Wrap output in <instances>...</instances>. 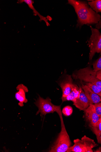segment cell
Instances as JSON below:
<instances>
[{
  "mask_svg": "<svg viewBox=\"0 0 101 152\" xmlns=\"http://www.w3.org/2000/svg\"><path fill=\"white\" fill-rule=\"evenodd\" d=\"M23 3H25L30 8L33 10L34 15L35 16L38 15L40 19L39 21L41 22L43 20L46 23L47 26H50V24L49 23L48 21H51V19L52 18L50 17L48 18L49 16L47 17H45L41 15L38 12L33 6V4L34 1L32 0H19L17 3L18 4H20Z\"/></svg>",
  "mask_w": 101,
  "mask_h": 152,
  "instance_id": "11",
  "label": "cell"
},
{
  "mask_svg": "<svg viewBox=\"0 0 101 152\" xmlns=\"http://www.w3.org/2000/svg\"><path fill=\"white\" fill-rule=\"evenodd\" d=\"M84 84L88 86L95 94L101 97V89L96 85L91 83H85Z\"/></svg>",
  "mask_w": 101,
  "mask_h": 152,
  "instance_id": "17",
  "label": "cell"
},
{
  "mask_svg": "<svg viewBox=\"0 0 101 152\" xmlns=\"http://www.w3.org/2000/svg\"><path fill=\"white\" fill-rule=\"evenodd\" d=\"M92 34L88 41L89 48V59L92 60L96 53L101 55V33L99 30L90 26Z\"/></svg>",
  "mask_w": 101,
  "mask_h": 152,
  "instance_id": "5",
  "label": "cell"
},
{
  "mask_svg": "<svg viewBox=\"0 0 101 152\" xmlns=\"http://www.w3.org/2000/svg\"><path fill=\"white\" fill-rule=\"evenodd\" d=\"M90 128L97 137H99L101 135V121L99 120L94 126Z\"/></svg>",
  "mask_w": 101,
  "mask_h": 152,
  "instance_id": "16",
  "label": "cell"
},
{
  "mask_svg": "<svg viewBox=\"0 0 101 152\" xmlns=\"http://www.w3.org/2000/svg\"><path fill=\"white\" fill-rule=\"evenodd\" d=\"M81 140L83 141L85 148L86 152H94L93 148L98 145L93 140L86 135L84 136L81 138Z\"/></svg>",
  "mask_w": 101,
  "mask_h": 152,
  "instance_id": "14",
  "label": "cell"
},
{
  "mask_svg": "<svg viewBox=\"0 0 101 152\" xmlns=\"http://www.w3.org/2000/svg\"><path fill=\"white\" fill-rule=\"evenodd\" d=\"M98 142L101 144V135L98 137H97Z\"/></svg>",
  "mask_w": 101,
  "mask_h": 152,
  "instance_id": "23",
  "label": "cell"
},
{
  "mask_svg": "<svg viewBox=\"0 0 101 152\" xmlns=\"http://www.w3.org/2000/svg\"><path fill=\"white\" fill-rule=\"evenodd\" d=\"M96 72L97 77L101 80V70Z\"/></svg>",
  "mask_w": 101,
  "mask_h": 152,
  "instance_id": "22",
  "label": "cell"
},
{
  "mask_svg": "<svg viewBox=\"0 0 101 152\" xmlns=\"http://www.w3.org/2000/svg\"><path fill=\"white\" fill-rule=\"evenodd\" d=\"M80 94L79 87H78L77 85L73 84L71 92L66 98L62 99V102L71 101L73 102L76 99H78L79 98Z\"/></svg>",
  "mask_w": 101,
  "mask_h": 152,
  "instance_id": "12",
  "label": "cell"
},
{
  "mask_svg": "<svg viewBox=\"0 0 101 152\" xmlns=\"http://www.w3.org/2000/svg\"><path fill=\"white\" fill-rule=\"evenodd\" d=\"M96 28L98 30L101 29V16L100 21L96 25Z\"/></svg>",
  "mask_w": 101,
  "mask_h": 152,
  "instance_id": "21",
  "label": "cell"
},
{
  "mask_svg": "<svg viewBox=\"0 0 101 152\" xmlns=\"http://www.w3.org/2000/svg\"><path fill=\"white\" fill-rule=\"evenodd\" d=\"M88 4L96 13L101 12V0L89 1Z\"/></svg>",
  "mask_w": 101,
  "mask_h": 152,
  "instance_id": "15",
  "label": "cell"
},
{
  "mask_svg": "<svg viewBox=\"0 0 101 152\" xmlns=\"http://www.w3.org/2000/svg\"><path fill=\"white\" fill-rule=\"evenodd\" d=\"M74 145L70 147L67 150V152H86V149L83 141L81 140L77 139L74 140Z\"/></svg>",
  "mask_w": 101,
  "mask_h": 152,
  "instance_id": "13",
  "label": "cell"
},
{
  "mask_svg": "<svg viewBox=\"0 0 101 152\" xmlns=\"http://www.w3.org/2000/svg\"><path fill=\"white\" fill-rule=\"evenodd\" d=\"M61 130L58 137L49 152H65L72 144L64 123H61Z\"/></svg>",
  "mask_w": 101,
  "mask_h": 152,
  "instance_id": "4",
  "label": "cell"
},
{
  "mask_svg": "<svg viewBox=\"0 0 101 152\" xmlns=\"http://www.w3.org/2000/svg\"><path fill=\"white\" fill-rule=\"evenodd\" d=\"M81 88L91 104H95L101 102V97L94 93L88 86L82 84Z\"/></svg>",
  "mask_w": 101,
  "mask_h": 152,
  "instance_id": "10",
  "label": "cell"
},
{
  "mask_svg": "<svg viewBox=\"0 0 101 152\" xmlns=\"http://www.w3.org/2000/svg\"><path fill=\"white\" fill-rule=\"evenodd\" d=\"M87 2L77 0H68V4L73 6L78 17L77 27L81 28L84 25L97 24L101 16L93 10Z\"/></svg>",
  "mask_w": 101,
  "mask_h": 152,
  "instance_id": "1",
  "label": "cell"
},
{
  "mask_svg": "<svg viewBox=\"0 0 101 152\" xmlns=\"http://www.w3.org/2000/svg\"><path fill=\"white\" fill-rule=\"evenodd\" d=\"M93 69L94 71L97 72L101 70V56L93 63Z\"/></svg>",
  "mask_w": 101,
  "mask_h": 152,
  "instance_id": "18",
  "label": "cell"
},
{
  "mask_svg": "<svg viewBox=\"0 0 101 152\" xmlns=\"http://www.w3.org/2000/svg\"><path fill=\"white\" fill-rule=\"evenodd\" d=\"M99 121H101V116L100 118Z\"/></svg>",
  "mask_w": 101,
  "mask_h": 152,
  "instance_id": "25",
  "label": "cell"
},
{
  "mask_svg": "<svg viewBox=\"0 0 101 152\" xmlns=\"http://www.w3.org/2000/svg\"><path fill=\"white\" fill-rule=\"evenodd\" d=\"M94 152H101V147H100L94 151Z\"/></svg>",
  "mask_w": 101,
  "mask_h": 152,
  "instance_id": "24",
  "label": "cell"
},
{
  "mask_svg": "<svg viewBox=\"0 0 101 152\" xmlns=\"http://www.w3.org/2000/svg\"><path fill=\"white\" fill-rule=\"evenodd\" d=\"M39 96V98L34 103L39 109L36 115L40 113L41 115H45L47 114L56 112L59 115L61 121H63L61 105L57 106L53 104L51 102V100L49 97L44 99L40 96Z\"/></svg>",
  "mask_w": 101,
  "mask_h": 152,
  "instance_id": "3",
  "label": "cell"
},
{
  "mask_svg": "<svg viewBox=\"0 0 101 152\" xmlns=\"http://www.w3.org/2000/svg\"><path fill=\"white\" fill-rule=\"evenodd\" d=\"M16 89L18 91L15 94V98L19 102L18 105L20 107H23L24 103H26L28 102L25 93L28 92V88L23 84L18 85Z\"/></svg>",
  "mask_w": 101,
  "mask_h": 152,
  "instance_id": "9",
  "label": "cell"
},
{
  "mask_svg": "<svg viewBox=\"0 0 101 152\" xmlns=\"http://www.w3.org/2000/svg\"><path fill=\"white\" fill-rule=\"evenodd\" d=\"M79 88V97L73 102V105L80 110L84 111L89 106L91 103L81 87H80Z\"/></svg>",
  "mask_w": 101,
  "mask_h": 152,
  "instance_id": "7",
  "label": "cell"
},
{
  "mask_svg": "<svg viewBox=\"0 0 101 152\" xmlns=\"http://www.w3.org/2000/svg\"><path fill=\"white\" fill-rule=\"evenodd\" d=\"M62 112L64 115L66 116H69L73 113V108L69 106H66L63 109Z\"/></svg>",
  "mask_w": 101,
  "mask_h": 152,
  "instance_id": "19",
  "label": "cell"
},
{
  "mask_svg": "<svg viewBox=\"0 0 101 152\" xmlns=\"http://www.w3.org/2000/svg\"><path fill=\"white\" fill-rule=\"evenodd\" d=\"M73 81L71 76L67 75L60 82V86L62 91V99L66 98L71 92L73 84Z\"/></svg>",
  "mask_w": 101,
  "mask_h": 152,
  "instance_id": "8",
  "label": "cell"
},
{
  "mask_svg": "<svg viewBox=\"0 0 101 152\" xmlns=\"http://www.w3.org/2000/svg\"><path fill=\"white\" fill-rule=\"evenodd\" d=\"M72 77L76 80H80L82 83H91L101 89V80L97 77L96 72L90 66L75 72Z\"/></svg>",
  "mask_w": 101,
  "mask_h": 152,
  "instance_id": "2",
  "label": "cell"
},
{
  "mask_svg": "<svg viewBox=\"0 0 101 152\" xmlns=\"http://www.w3.org/2000/svg\"><path fill=\"white\" fill-rule=\"evenodd\" d=\"M84 117L89 123L90 128L94 126L99 121L100 118L96 113L94 104H91L84 111Z\"/></svg>",
  "mask_w": 101,
  "mask_h": 152,
  "instance_id": "6",
  "label": "cell"
},
{
  "mask_svg": "<svg viewBox=\"0 0 101 152\" xmlns=\"http://www.w3.org/2000/svg\"><path fill=\"white\" fill-rule=\"evenodd\" d=\"M94 104L96 113L100 118L101 116V102Z\"/></svg>",
  "mask_w": 101,
  "mask_h": 152,
  "instance_id": "20",
  "label": "cell"
}]
</instances>
